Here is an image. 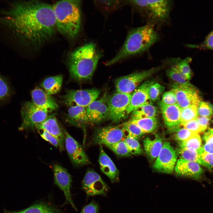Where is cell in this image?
Returning a JSON list of instances; mask_svg holds the SVG:
<instances>
[{
	"label": "cell",
	"instance_id": "681fc988",
	"mask_svg": "<svg viewBox=\"0 0 213 213\" xmlns=\"http://www.w3.org/2000/svg\"><path fill=\"white\" fill-rule=\"evenodd\" d=\"M203 139L205 143H213V134L208 130L204 133Z\"/></svg>",
	"mask_w": 213,
	"mask_h": 213
},
{
	"label": "cell",
	"instance_id": "f1b7e54d",
	"mask_svg": "<svg viewBox=\"0 0 213 213\" xmlns=\"http://www.w3.org/2000/svg\"><path fill=\"white\" fill-rule=\"evenodd\" d=\"M129 121L138 125L144 133L153 132L158 126V121L155 117L130 119Z\"/></svg>",
	"mask_w": 213,
	"mask_h": 213
},
{
	"label": "cell",
	"instance_id": "ee69618b",
	"mask_svg": "<svg viewBox=\"0 0 213 213\" xmlns=\"http://www.w3.org/2000/svg\"><path fill=\"white\" fill-rule=\"evenodd\" d=\"M99 209L98 204L93 199L89 204L83 207L80 213H98Z\"/></svg>",
	"mask_w": 213,
	"mask_h": 213
},
{
	"label": "cell",
	"instance_id": "4dcf8cb0",
	"mask_svg": "<svg viewBox=\"0 0 213 213\" xmlns=\"http://www.w3.org/2000/svg\"><path fill=\"white\" fill-rule=\"evenodd\" d=\"M120 125L123 130L125 138L129 136L137 139L144 133L138 125L129 120Z\"/></svg>",
	"mask_w": 213,
	"mask_h": 213
},
{
	"label": "cell",
	"instance_id": "836d02e7",
	"mask_svg": "<svg viewBox=\"0 0 213 213\" xmlns=\"http://www.w3.org/2000/svg\"><path fill=\"white\" fill-rule=\"evenodd\" d=\"M198 106H191L181 108L180 112V125L183 123L196 119L198 116Z\"/></svg>",
	"mask_w": 213,
	"mask_h": 213
},
{
	"label": "cell",
	"instance_id": "5bb4252c",
	"mask_svg": "<svg viewBox=\"0 0 213 213\" xmlns=\"http://www.w3.org/2000/svg\"><path fill=\"white\" fill-rule=\"evenodd\" d=\"M65 136V146L72 163L76 166H82L90 163L89 159L81 145L62 127Z\"/></svg>",
	"mask_w": 213,
	"mask_h": 213
},
{
	"label": "cell",
	"instance_id": "9a60e30c",
	"mask_svg": "<svg viewBox=\"0 0 213 213\" xmlns=\"http://www.w3.org/2000/svg\"><path fill=\"white\" fill-rule=\"evenodd\" d=\"M53 171L55 184L63 192L66 202L70 204L73 208L77 210L70 192L72 182L71 175L66 169L57 164L54 165Z\"/></svg>",
	"mask_w": 213,
	"mask_h": 213
},
{
	"label": "cell",
	"instance_id": "f6af8a7d",
	"mask_svg": "<svg viewBox=\"0 0 213 213\" xmlns=\"http://www.w3.org/2000/svg\"><path fill=\"white\" fill-rule=\"evenodd\" d=\"M40 134L43 139L49 142L54 146L57 148L59 147V142L57 139L46 131L42 130Z\"/></svg>",
	"mask_w": 213,
	"mask_h": 213
},
{
	"label": "cell",
	"instance_id": "d6986e66",
	"mask_svg": "<svg viewBox=\"0 0 213 213\" xmlns=\"http://www.w3.org/2000/svg\"><path fill=\"white\" fill-rule=\"evenodd\" d=\"M158 104L162 115L164 123L166 127L173 129L180 125V112L181 108L178 104L167 105L161 101Z\"/></svg>",
	"mask_w": 213,
	"mask_h": 213
},
{
	"label": "cell",
	"instance_id": "e0dca14e",
	"mask_svg": "<svg viewBox=\"0 0 213 213\" xmlns=\"http://www.w3.org/2000/svg\"><path fill=\"white\" fill-rule=\"evenodd\" d=\"M35 128L38 131L45 130L48 132L58 141L60 151L64 150V133L54 114L48 115L46 119L37 125Z\"/></svg>",
	"mask_w": 213,
	"mask_h": 213
},
{
	"label": "cell",
	"instance_id": "c3c4849f",
	"mask_svg": "<svg viewBox=\"0 0 213 213\" xmlns=\"http://www.w3.org/2000/svg\"><path fill=\"white\" fill-rule=\"evenodd\" d=\"M211 118V117H205L198 116L196 120L200 125L206 130L208 127Z\"/></svg>",
	"mask_w": 213,
	"mask_h": 213
},
{
	"label": "cell",
	"instance_id": "7bdbcfd3",
	"mask_svg": "<svg viewBox=\"0 0 213 213\" xmlns=\"http://www.w3.org/2000/svg\"><path fill=\"white\" fill-rule=\"evenodd\" d=\"M161 101L167 105L177 104V101L174 93L171 90L165 92L163 94Z\"/></svg>",
	"mask_w": 213,
	"mask_h": 213
},
{
	"label": "cell",
	"instance_id": "7dc6e473",
	"mask_svg": "<svg viewBox=\"0 0 213 213\" xmlns=\"http://www.w3.org/2000/svg\"><path fill=\"white\" fill-rule=\"evenodd\" d=\"M120 1H98L97 3L107 9L116 8L121 4ZM103 7V8H104Z\"/></svg>",
	"mask_w": 213,
	"mask_h": 213
},
{
	"label": "cell",
	"instance_id": "d6a6232c",
	"mask_svg": "<svg viewBox=\"0 0 213 213\" xmlns=\"http://www.w3.org/2000/svg\"><path fill=\"white\" fill-rule=\"evenodd\" d=\"M166 75L175 81V83L187 86L193 85L180 72L175 64L172 66L167 70Z\"/></svg>",
	"mask_w": 213,
	"mask_h": 213
},
{
	"label": "cell",
	"instance_id": "7c38bea8",
	"mask_svg": "<svg viewBox=\"0 0 213 213\" xmlns=\"http://www.w3.org/2000/svg\"><path fill=\"white\" fill-rule=\"evenodd\" d=\"M177 160L176 152L170 143H164L160 152L154 165L157 171L167 174L173 171Z\"/></svg>",
	"mask_w": 213,
	"mask_h": 213
},
{
	"label": "cell",
	"instance_id": "74e56055",
	"mask_svg": "<svg viewBox=\"0 0 213 213\" xmlns=\"http://www.w3.org/2000/svg\"><path fill=\"white\" fill-rule=\"evenodd\" d=\"M165 89L164 86L159 83H154L150 87L149 96L151 101L154 102L159 99Z\"/></svg>",
	"mask_w": 213,
	"mask_h": 213
},
{
	"label": "cell",
	"instance_id": "52a82bcc",
	"mask_svg": "<svg viewBox=\"0 0 213 213\" xmlns=\"http://www.w3.org/2000/svg\"><path fill=\"white\" fill-rule=\"evenodd\" d=\"M21 115L22 121L20 130L34 129L44 121L48 115V112L35 105L32 102H25L22 105Z\"/></svg>",
	"mask_w": 213,
	"mask_h": 213
},
{
	"label": "cell",
	"instance_id": "603a6c76",
	"mask_svg": "<svg viewBox=\"0 0 213 213\" xmlns=\"http://www.w3.org/2000/svg\"><path fill=\"white\" fill-rule=\"evenodd\" d=\"M66 121L71 125L80 128L83 127L90 123L86 108L78 106L69 107Z\"/></svg>",
	"mask_w": 213,
	"mask_h": 213
},
{
	"label": "cell",
	"instance_id": "4fadbf2b",
	"mask_svg": "<svg viewBox=\"0 0 213 213\" xmlns=\"http://www.w3.org/2000/svg\"><path fill=\"white\" fill-rule=\"evenodd\" d=\"M125 136L121 126H109L97 129L94 133L95 143L106 146L123 140Z\"/></svg>",
	"mask_w": 213,
	"mask_h": 213
},
{
	"label": "cell",
	"instance_id": "7402d4cb",
	"mask_svg": "<svg viewBox=\"0 0 213 213\" xmlns=\"http://www.w3.org/2000/svg\"><path fill=\"white\" fill-rule=\"evenodd\" d=\"M31 95L32 102L35 105L46 110L49 112L56 110L58 108L54 99L41 89L35 88L32 91Z\"/></svg>",
	"mask_w": 213,
	"mask_h": 213
},
{
	"label": "cell",
	"instance_id": "f546056e",
	"mask_svg": "<svg viewBox=\"0 0 213 213\" xmlns=\"http://www.w3.org/2000/svg\"><path fill=\"white\" fill-rule=\"evenodd\" d=\"M12 95V88L7 79L0 74V106L7 103Z\"/></svg>",
	"mask_w": 213,
	"mask_h": 213
},
{
	"label": "cell",
	"instance_id": "8d00e7d4",
	"mask_svg": "<svg viewBox=\"0 0 213 213\" xmlns=\"http://www.w3.org/2000/svg\"><path fill=\"white\" fill-rule=\"evenodd\" d=\"M123 141L126 145L130 154L137 155L142 153V149L137 139L128 136L125 137Z\"/></svg>",
	"mask_w": 213,
	"mask_h": 213
},
{
	"label": "cell",
	"instance_id": "cb8c5ba5",
	"mask_svg": "<svg viewBox=\"0 0 213 213\" xmlns=\"http://www.w3.org/2000/svg\"><path fill=\"white\" fill-rule=\"evenodd\" d=\"M143 145L148 156L151 159L154 160L158 157L162 148V138L157 135L153 139L146 138L143 140Z\"/></svg>",
	"mask_w": 213,
	"mask_h": 213
},
{
	"label": "cell",
	"instance_id": "8fae6325",
	"mask_svg": "<svg viewBox=\"0 0 213 213\" xmlns=\"http://www.w3.org/2000/svg\"><path fill=\"white\" fill-rule=\"evenodd\" d=\"M171 90L174 93L177 103L181 108L191 106H198L201 101L198 91L193 85L187 86L175 83Z\"/></svg>",
	"mask_w": 213,
	"mask_h": 213
},
{
	"label": "cell",
	"instance_id": "816d5d0a",
	"mask_svg": "<svg viewBox=\"0 0 213 213\" xmlns=\"http://www.w3.org/2000/svg\"><path fill=\"white\" fill-rule=\"evenodd\" d=\"M212 122L213 123V120H212ZM212 134H213V127L209 128L208 130Z\"/></svg>",
	"mask_w": 213,
	"mask_h": 213
},
{
	"label": "cell",
	"instance_id": "484cf974",
	"mask_svg": "<svg viewBox=\"0 0 213 213\" xmlns=\"http://www.w3.org/2000/svg\"><path fill=\"white\" fill-rule=\"evenodd\" d=\"M157 112V107L149 101L133 111L132 112L131 119L155 117Z\"/></svg>",
	"mask_w": 213,
	"mask_h": 213
},
{
	"label": "cell",
	"instance_id": "8992f818",
	"mask_svg": "<svg viewBox=\"0 0 213 213\" xmlns=\"http://www.w3.org/2000/svg\"><path fill=\"white\" fill-rule=\"evenodd\" d=\"M163 66L156 67L120 77L114 83L117 92L131 93L143 81L160 70Z\"/></svg>",
	"mask_w": 213,
	"mask_h": 213
},
{
	"label": "cell",
	"instance_id": "7a4b0ae2",
	"mask_svg": "<svg viewBox=\"0 0 213 213\" xmlns=\"http://www.w3.org/2000/svg\"><path fill=\"white\" fill-rule=\"evenodd\" d=\"M159 36L149 24L135 28L128 33L124 43L116 55L106 63L112 65L125 58L142 54L159 40Z\"/></svg>",
	"mask_w": 213,
	"mask_h": 213
},
{
	"label": "cell",
	"instance_id": "f907efd6",
	"mask_svg": "<svg viewBox=\"0 0 213 213\" xmlns=\"http://www.w3.org/2000/svg\"><path fill=\"white\" fill-rule=\"evenodd\" d=\"M201 147L205 152L213 154V143H205Z\"/></svg>",
	"mask_w": 213,
	"mask_h": 213
},
{
	"label": "cell",
	"instance_id": "3957f363",
	"mask_svg": "<svg viewBox=\"0 0 213 213\" xmlns=\"http://www.w3.org/2000/svg\"><path fill=\"white\" fill-rule=\"evenodd\" d=\"M102 56L92 42L86 43L75 50L69 57V69L71 77L78 80L91 79Z\"/></svg>",
	"mask_w": 213,
	"mask_h": 213
},
{
	"label": "cell",
	"instance_id": "5b68a950",
	"mask_svg": "<svg viewBox=\"0 0 213 213\" xmlns=\"http://www.w3.org/2000/svg\"><path fill=\"white\" fill-rule=\"evenodd\" d=\"M126 3L137 9L149 21V24L163 22L169 17L172 2V1L134 0Z\"/></svg>",
	"mask_w": 213,
	"mask_h": 213
},
{
	"label": "cell",
	"instance_id": "d590c367",
	"mask_svg": "<svg viewBox=\"0 0 213 213\" xmlns=\"http://www.w3.org/2000/svg\"><path fill=\"white\" fill-rule=\"evenodd\" d=\"M106 146L118 156H126L130 155L127 146L123 140Z\"/></svg>",
	"mask_w": 213,
	"mask_h": 213
},
{
	"label": "cell",
	"instance_id": "277c9868",
	"mask_svg": "<svg viewBox=\"0 0 213 213\" xmlns=\"http://www.w3.org/2000/svg\"><path fill=\"white\" fill-rule=\"evenodd\" d=\"M81 1L62 0L52 5L57 30L72 39L79 33L81 25Z\"/></svg>",
	"mask_w": 213,
	"mask_h": 213
},
{
	"label": "cell",
	"instance_id": "6da1fadb",
	"mask_svg": "<svg viewBox=\"0 0 213 213\" xmlns=\"http://www.w3.org/2000/svg\"><path fill=\"white\" fill-rule=\"evenodd\" d=\"M1 12L0 21L10 28L23 44L38 46L49 40L57 30L52 5L36 1L14 2Z\"/></svg>",
	"mask_w": 213,
	"mask_h": 213
},
{
	"label": "cell",
	"instance_id": "60d3db41",
	"mask_svg": "<svg viewBox=\"0 0 213 213\" xmlns=\"http://www.w3.org/2000/svg\"><path fill=\"white\" fill-rule=\"evenodd\" d=\"M196 133H197L183 128L178 130L175 134V138L180 142L182 141L187 139Z\"/></svg>",
	"mask_w": 213,
	"mask_h": 213
},
{
	"label": "cell",
	"instance_id": "2e32d148",
	"mask_svg": "<svg viewBox=\"0 0 213 213\" xmlns=\"http://www.w3.org/2000/svg\"><path fill=\"white\" fill-rule=\"evenodd\" d=\"M108 98L104 95L100 99L93 101L86 108L90 123L97 124L109 118Z\"/></svg>",
	"mask_w": 213,
	"mask_h": 213
},
{
	"label": "cell",
	"instance_id": "ffe728a7",
	"mask_svg": "<svg viewBox=\"0 0 213 213\" xmlns=\"http://www.w3.org/2000/svg\"><path fill=\"white\" fill-rule=\"evenodd\" d=\"M175 170L179 176L196 180L201 178L203 174L200 164L181 158L177 160Z\"/></svg>",
	"mask_w": 213,
	"mask_h": 213
},
{
	"label": "cell",
	"instance_id": "9c48e42d",
	"mask_svg": "<svg viewBox=\"0 0 213 213\" xmlns=\"http://www.w3.org/2000/svg\"><path fill=\"white\" fill-rule=\"evenodd\" d=\"M100 93L96 88L70 90L62 97L63 101L70 107L75 106L86 108L96 100Z\"/></svg>",
	"mask_w": 213,
	"mask_h": 213
},
{
	"label": "cell",
	"instance_id": "f35d334b",
	"mask_svg": "<svg viewBox=\"0 0 213 213\" xmlns=\"http://www.w3.org/2000/svg\"><path fill=\"white\" fill-rule=\"evenodd\" d=\"M197 111L199 116L212 117L213 115V105L201 101L198 105Z\"/></svg>",
	"mask_w": 213,
	"mask_h": 213
},
{
	"label": "cell",
	"instance_id": "4316f807",
	"mask_svg": "<svg viewBox=\"0 0 213 213\" xmlns=\"http://www.w3.org/2000/svg\"><path fill=\"white\" fill-rule=\"evenodd\" d=\"M179 155L180 158L186 160L196 163L209 170L212 168L201 158L198 150L186 149L179 148Z\"/></svg>",
	"mask_w": 213,
	"mask_h": 213
},
{
	"label": "cell",
	"instance_id": "e575fe53",
	"mask_svg": "<svg viewBox=\"0 0 213 213\" xmlns=\"http://www.w3.org/2000/svg\"><path fill=\"white\" fill-rule=\"evenodd\" d=\"M191 60V58L188 57L182 60L178 59L175 63L179 71L188 81L191 78L192 73L190 64Z\"/></svg>",
	"mask_w": 213,
	"mask_h": 213
},
{
	"label": "cell",
	"instance_id": "83f0119b",
	"mask_svg": "<svg viewBox=\"0 0 213 213\" xmlns=\"http://www.w3.org/2000/svg\"><path fill=\"white\" fill-rule=\"evenodd\" d=\"M3 213H59L52 206L45 203H38L19 211H4Z\"/></svg>",
	"mask_w": 213,
	"mask_h": 213
},
{
	"label": "cell",
	"instance_id": "d4e9b609",
	"mask_svg": "<svg viewBox=\"0 0 213 213\" xmlns=\"http://www.w3.org/2000/svg\"><path fill=\"white\" fill-rule=\"evenodd\" d=\"M63 81V77L61 75L48 78L41 84L44 91L49 95L56 94L60 90Z\"/></svg>",
	"mask_w": 213,
	"mask_h": 213
},
{
	"label": "cell",
	"instance_id": "bcb514c9",
	"mask_svg": "<svg viewBox=\"0 0 213 213\" xmlns=\"http://www.w3.org/2000/svg\"><path fill=\"white\" fill-rule=\"evenodd\" d=\"M198 151L202 159L212 168L213 167V154L205 152L201 147Z\"/></svg>",
	"mask_w": 213,
	"mask_h": 213
},
{
	"label": "cell",
	"instance_id": "b9f144b4",
	"mask_svg": "<svg viewBox=\"0 0 213 213\" xmlns=\"http://www.w3.org/2000/svg\"><path fill=\"white\" fill-rule=\"evenodd\" d=\"M194 46L193 47L213 50V31L208 34L201 43L198 45H194Z\"/></svg>",
	"mask_w": 213,
	"mask_h": 213
},
{
	"label": "cell",
	"instance_id": "30bf717a",
	"mask_svg": "<svg viewBox=\"0 0 213 213\" xmlns=\"http://www.w3.org/2000/svg\"><path fill=\"white\" fill-rule=\"evenodd\" d=\"M81 188L88 198L98 195L106 196L109 187L98 173L93 170H89L86 172L83 179Z\"/></svg>",
	"mask_w": 213,
	"mask_h": 213
},
{
	"label": "cell",
	"instance_id": "ba28073f",
	"mask_svg": "<svg viewBox=\"0 0 213 213\" xmlns=\"http://www.w3.org/2000/svg\"><path fill=\"white\" fill-rule=\"evenodd\" d=\"M132 93H125L116 92L108 97L107 103L109 118L114 123H118L128 115L127 110Z\"/></svg>",
	"mask_w": 213,
	"mask_h": 213
},
{
	"label": "cell",
	"instance_id": "ac0fdd59",
	"mask_svg": "<svg viewBox=\"0 0 213 213\" xmlns=\"http://www.w3.org/2000/svg\"><path fill=\"white\" fill-rule=\"evenodd\" d=\"M154 83V80H146L133 92L127 110L128 115L149 102V89Z\"/></svg>",
	"mask_w": 213,
	"mask_h": 213
},
{
	"label": "cell",
	"instance_id": "1f68e13d",
	"mask_svg": "<svg viewBox=\"0 0 213 213\" xmlns=\"http://www.w3.org/2000/svg\"><path fill=\"white\" fill-rule=\"evenodd\" d=\"M201 141L199 133H196L187 139L180 142L179 143L180 149L199 150L201 147Z\"/></svg>",
	"mask_w": 213,
	"mask_h": 213
},
{
	"label": "cell",
	"instance_id": "ab89813d",
	"mask_svg": "<svg viewBox=\"0 0 213 213\" xmlns=\"http://www.w3.org/2000/svg\"><path fill=\"white\" fill-rule=\"evenodd\" d=\"M184 128L193 132L199 133L205 130L199 124L196 119L181 124Z\"/></svg>",
	"mask_w": 213,
	"mask_h": 213
},
{
	"label": "cell",
	"instance_id": "44dd1931",
	"mask_svg": "<svg viewBox=\"0 0 213 213\" xmlns=\"http://www.w3.org/2000/svg\"><path fill=\"white\" fill-rule=\"evenodd\" d=\"M99 154L98 162L102 172L110 179L111 183L119 182V172L115 164L106 154L101 145H99Z\"/></svg>",
	"mask_w": 213,
	"mask_h": 213
}]
</instances>
